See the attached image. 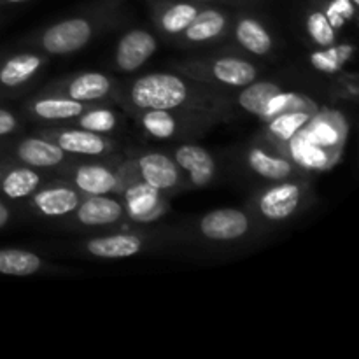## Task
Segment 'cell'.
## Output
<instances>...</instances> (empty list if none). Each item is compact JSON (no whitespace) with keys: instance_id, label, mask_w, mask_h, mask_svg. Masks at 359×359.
Returning <instances> with one entry per match:
<instances>
[{"instance_id":"1","label":"cell","mask_w":359,"mask_h":359,"mask_svg":"<svg viewBox=\"0 0 359 359\" xmlns=\"http://www.w3.org/2000/svg\"><path fill=\"white\" fill-rule=\"evenodd\" d=\"M130 100L137 109L174 111L189 100V88L175 74L156 72L139 77L130 86Z\"/></svg>"},{"instance_id":"2","label":"cell","mask_w":359,"mask_h":359,"mask_svg":"<svg viewBox=\"0 0 359 359\" xmlns=\"http://www.w3.org/2000/svg\"><path fill=\"white\" fill-rule=\"evenodd\" d=\"M91 35L93 27L90 20L79 16L69 18L51 25L42 34L41 44L49 55H70L83 49L90 42Z\"/></svg>"},{"instance_id":"3","label":"cell","mask_w":359,"mask_h":359,"mask_svg":"<svg viewBox=\"0 0 359 359\" xmlns=\"http://www.w3.org/2000/svg\"><path fill=\"white\" fill-rule=\"evenodd\" d=\"M200 231L210 241H235L249 231V217L238 209H217L200 219Z\"/></svg>"},{"instance_id":"4","label":"cell","mask_w":359,"mask_h":359,"mask_svg":"<svg viewBox=\"0 0 359 359\" xmlns=\"http://www.w3.org/2000/svg\"><path fill=\"white\" fill-rule=\"evenodd\" d=\"M156 51V39L146 30H132L121 37L116 48V65L123 72L140 69Z\"/></svg>"},{"instance_id":"5","label":"cell","mask_w":359,"mask_h":359,"mask_svg":"<svg viewBox=\"0 0 359 359\" xmlns=\"http://www.w3.org/2000/svg\"><path fill=\"white\" fill-rule=\"evenodd\" d=\"M140 181L153 186L158 191L175 188L181 181V168L172 158L161 153H147L137 160Z\"/></svg>"},{"instance_id":"6","label":"cell","mask_w":359,"mask_h":359,"mask_svg":"<svg viewBox=\"0 0 359 359\" xmlns=\"http://www.w3.org/2000/svg\"><path fill=\"white\" fill-rule=\"evenodd\" d=\"M302 200V188L294 182H283L266 189L258 200V209L266 219L284 221L293 216Z\"/></svg>"},{"instance_id":"7","label":"cell","mask_w":359,"mask_h":359,"mask_svg":"<svg viewBox=\"0 0 359 359\" xmlns=\"http://www.w3.org/2000/svg\"><path fill=\"white\" fill-rule=\"evenodd\" d=\"M174 161L181 170L188 174L189 181L195 186L202 188L212 181L216 174V161L210 153L203 147L195 144H184L179 146L174 153Z\"/></svg>"},{"instance_id":"8","label":"cell","mask_w":359,"mask_h":359,"mask_svg":"<svg viewBox=\"0 0 359 359\" xmlns=\"http://www.w3.org/2000/svg\"><path fill=\"white\" fill-rule=\"evenodd\" d=\"M14 156L27 167L46 168L62 163L65 151L53 140L32 137V139H23L14 147Z\"/></svg>"},{"instance_id":"9","label":"cell","mask_w":359,"mask_h":359,"mask_svg":"<svg viewBox=\"0 0 359 359\" xmlns=\"http://www.w3.org/2000/svg\"><path fill=\"white\" fill-rule=\"evenodd\" d=\"M125 214V205L107 195H91L77 205L76 217L81 224L86 226H105L121 219Z\"/></svg>"},{"instance_id":"10","label":"cell","mask_w":359,"mask_h":359,"mask_svg":"<svg viewBox=\"0 0 359 359\" xmlns=\"http://www.w3.org/2000/svg\"><path fill=\"white\" fill-rule=\"evenodd\" d=\"M41 175L27 165H9L0 161V193L7 198L20 200L37 191Z\"/></svg>"},{"instance_id":"11","label":"cell","mask_w":359,"mask_h":359,"mask_svg":"<svg viewBox=\"0 0 359 359\" xmlns=\"http://www.w3.org/2000/svg\"><path fill=\"white\" fill-rule=\"evenodd\" d=\"M32 207L49 217L65 216L74 212L81 203L79 193L67 186H53L37 193H32Z\"/></svg>"},{"instance_id":"12","label":"cell","mask_w":359,"mask_h":359,"mask_svg":"<svg viewBox=\"0 0 359 359\" xmlns=\"http://www.w3.org/2000/svg\"><path fill=\"white\" fill-rule=\"evenodd\" d=\"M42 58L35 53H20L0 63V91L16 90L41 69Z\"/></svg>"},{"instance_id":"13","label":"cell","mask_w":359,"mask_h":359,"mask_svg":"<svg viewBox=\"0 0 359 359\" xmlns=\"http://www.w3.org/2000/svg\"><path fill=\"white\" fill-rule=\"evenodd\" d=\"M55 144H58L65 153L84 154V156H98L107 153L111 144L100 135V133L90 132V130H63L53 135Z\"/></svg>"},{"instance_id":"14","label":"cell","mask_w":359,"mask_h":359,"mask_svg":"<svg viewBox=\"0 0 359 359\" xmlns=\"http://www.w3.org/2000/svg\"><path fill=\"white\" fill-rule=\"evenodd\" d=\"M72 181L79 191L88 195H109L119 188V177L104 165H81L74 172Z\"/></svg>"},{"instance_id":"15","label":"cell","mask_w":359,"mask_h":359,"mask_svg":"<svg viewBox=\"0 0 359 359\" xmlns=\"http://www.w3.org/2000/svg\"><path fill=\"white\" fill-rule=\"evenodd\" d=\"M161 191L144 181L135 182L125 191V202L128 214L135 221H151L161 212Z\"/></svg>"},{"instance_id":"16","label":"cell","mask_w":359,"mask_h":359,"mask_svg":"<svg viewBox=\"0 0 359 359\" xmlns=\"http://www.w3.org/2000/svg\"><path fill=\"white\" fill-rule=\"evenodd\" d=\"M86 251L97 258H130L142 251V241L133 233H119L111 237L93 238L86 244Z\"/></svg>"},{"instance_id":"17","label":"cell","mask_w":359,"mask_h":359,"mask_svg":"<svg viewBox=\"0 0 359 359\" xmlns=\"http://www.w3.org/2000/svg\"><path fill=\"white\" fill-rule=\"evenodd\" d=\"M210 74L214 79L226 86H248L258 77V70L251 62L233 56L217 58L210 63Z\"/></svg>"},{"instance_id":"18","label":"cell","mask_w":359,"mask_h":359,"mask_svg":"<svg viewBox=\"0 0 359 359\" xmlns=\"http://www.w3.org/2000/svg\"><path fill=\"white\" fill-rule=\"evenodd\" d=\"M248 165L251 167V170H255L256 174L259 175V177L277 182L286 181V179H290L294 172L293 163H290V161L284 160V158L273 156V154L266 153L262 147H252V149L249 151Z\"/></svg>"},{"instance_id":"19","label":"cell","mask_w":359,"mask_h":359,"mask_svg":"<svg viewBox=\"0 0 359 359\" xmlns=\"http://www.w3.org/2000/svg\"><path fill=\"white\" fill-rule=\"evenodd\" d=\"M111 79L104 74L86 72L67 84V97L77 102H93L111 93Z\"/></svg>"},{"instance_id":"20","label":"cell","mask_w":359,"mask_h":359,"mask_svg":"<svg viewBox=\"0 0 359 359\" xmlns=\"http://www.w3.org/2000/svg\"><path fill=\"white\" fill-rule=\"evenodd\" d=\"M280 88L276 83L270 81H262V83H255L244 86V90L238 95V104L244 111L251 112V114L258 116V118H265L266 109H269L270 102L280 93Z\"/></svg>"},{"instance_id":"21","label":"cell","mask_w":359,"mask_h":359,"mask_svg":"<svg viewBox=\"0 0 359 359\" xmlns=\"http://www.w3.org/2000/svg\"><path fill=\"white\" fill-rule=\"evenodd\" d=\"M226 18L217 9L198 11L191 23L184 28V37L191 42H205L223 34Z\"/></svg>"},{"instance_id":"22","label":"cell","mask_w":359,"mask_h":359,"mask_svg":"<svg viewBox=\"0 0 359 359\" xmlns=\"http://www.w3.org/2000/svg\"><path fill=\"white\" fill-rule=\"evenodd\" d=\"M32 112L41 119H49V121H56V119H72L83 114L86 111L84 102L72 100V98H39L32 104Z\"/></svg>"},{"instance_id":"23","label":"cell","mask_w":359,"mask_h":359,"mask_svg":"<svg viewBox=\"0 0 359 359\" xmlns=\"http://www.w3.org/2000/svg\"><path fill=\"white\" fill-rule=\"evenodd\" d=\"M235 37L242 48L255 55H266L272 49V37L259 21L252 18H242L235 27Z\"/></svg>"},{"instance_id":"24","label":"cell","mask_w":359,"mask_h":359,"mask_svg":"<svg viewBox=\"0 0 359 359\" xmlns=\"http://www.w3.org/2000/svg\"><path fill=\"white\" fill-rule=\"evenodd\" d=\"M269 130L276 139L291 140L302 128L309 125L311 114L304 111H286L269 119Z\"/></svg>"},{"instance_id":"25","label":"cell","mask_w":359,"mask_h":359,"mask_svg":"<svg viewBox=\"0 0 359 359\" xmlns=\"http://www.w3.org/2000/svg\"><path fill=\"white\" fill-rule=\"evenodd\" d=\"M140 125L151 137H156V139H170L177 132V119L170 111H165V109L144 111Z\"/></svg>"},{"instance_id":"26","label":"cell","mask_w":359,"mask_h":359,"mask_svg":"<svg viewBox=\"0 0 359 359\" xmlns=\"http://www.w3.org/2000/svg\"><path fill=\"white\" fill-rule=\"evenodd\" d=\"M196 13H198V7L193 6V4L189 2L172 4V6H168L160 16L161 30H165L167 34H179V32H184V28L191 23L193 18L196 16Z\"/></svg>"},{"instance_id":"27","label":"cell","mask_w":359,"mask_h":359,"mask_svg":"<svg viewBox=\"0 0 359 359\" xmlns=\"http://www.w3.org/2000/svg\"><path fill=\"white\" fill-rule=\"evenodd\" d=\"M353 46H337V48H325L321 51H314L311 55V63L318 70L326 74H335L342 69L344 63L353 56Z\"/></svg>"},{"instance_id":"28","label":"cell","mask_w":359,"mask_h":359,"mask_svg":"<svg viewBox=\"0 0 359 359\" xmlns=\"http://www.w3.org/2000/svg\"><path fill=\"white\" fill-rule=\"evenodd\" d=\"M307 30L316 44L328 48L335 42V28L323 11H314L307 18Z\"/></svg>"},{"instance_id":"29","label":"cell","mask_w":359,"mask_h":359,"mask_svg":"<svg viewBox=\"0 0 359 359\" xmlns=\"http://www.w3.org/2000/svg\"><path fill=\"white\" fill-rule=\"evenodd\" d=\"M79 118V128L90 130L95 133H107L111 130H114V126L118 125V119L116 114L109 109H95V111L86 112V114L77 116Z\"/></svg>"},{"instance_id":"30","label":"cell","mask_w":359,"mask_h":359,"mask_svg":"<svg viewBox=\"0 0 359 359\" xmlns=\"http://www.w3.org/2000/svg\"><path fill=\"white\" fill-rule=\"evenodd\" d=\"M305 139L311 140L316 146L330 147L339 139V132L330 123H314V125H311L309 132L305 133Z\"/></svg>"},{"instance_id":"31","label":"cell","mask_w":359,"mask_h":359,"mask_svg":"<svg viewBox=\"0 0 359 359\" xmlns=\"http://www.w3.org/2000/svg\"><path fill=\"white\" fill-rule=\"evenodd\" d=\"M18 126L16 116L7 109L0 107V137H6L13 133Z\"/></svg>"},{"instance_id":"32","label":"cell","mask_w":359,"mask_h":359,"mask_svg":"<svg viewBox=\"0 0 359 359\" xmlns=\"http://www.w3.org/2000/svg\"><path fill=\"white\" fill-rule=\"evenodd\" d=\"M11 216H13V214H11V209L2 202V200H0V230L9 223Z\"/></svg>"},{"instance_id":"33","label":"cell","mask_w":359,"mask_h":359,"mask_svg":"<svg viewBox=\"0 0 359 359\" xmlns=\"http://www.w3.org/2000/svg\"><path fill=\"white\" fill-rule=\"evenodd\" d=\"M27 2V0H0V6H6V4H21Z\"/></svg>"},{"instance_id":"34","label":"cell","mask_w":359,"mask_h":359,"mask_svg":"<svg viewBox=\"0 0 359 359\" xmlns=\"http://www.w3.org/2000/svg\"><path fill=\"white\" fill-rule=\"evenodd\" d=\"M351 2H353L354 6H358V4H359V0H351Z\"/></svg>"}]
</instances>
